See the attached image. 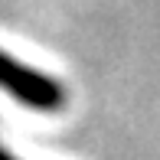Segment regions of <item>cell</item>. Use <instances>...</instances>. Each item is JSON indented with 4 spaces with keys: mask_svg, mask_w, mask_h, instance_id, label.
I'll return each mask as SVG.
<instances>
[{
    "mask_svg": "<svg viewBox=\"0 0 160 160\" xmlns=\"http://www.w3.org/2000/svg\"><path fill=\"white\" fill-rule=\"evenodd\" d=\"M0 88H7L13 98H20L23 105L36 108V111H56L65 98L56 78L39 75L30 65H20L7 52H0Z\"/></svg>",
    "mask_w": 160,
    "mask_h": 160,
    "instance_id": "1",
    "label": "cell"
},
{
    "mask_svg": "<svg viewBox=\"0 0 160 160\" xmlns=\"http://www.w3.org/2000/svg\"><path fill=\"white\" fill-rule=\"evenodd\" d=\"M0 160H13V157H10V154H3V150H0Z\"/></svg>",
    "mask_w": 160,
    "mask_h": 160,
    "instance_id": "2",
    "label": "cell"
}]
</instances>
